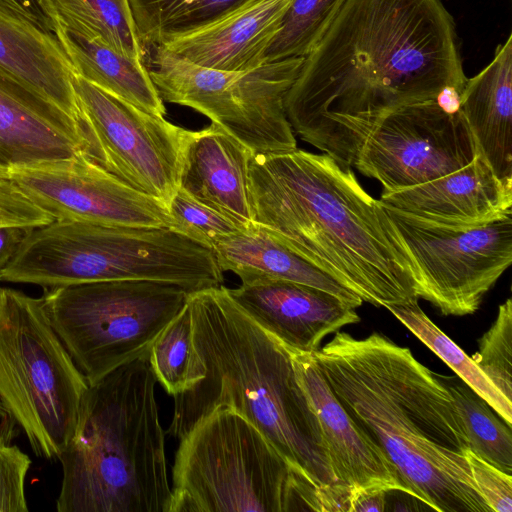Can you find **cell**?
Segmentation results:
<instances>
[{"label": "cell", "mask_w": 512, "mask_h": 512, "mask_svg": "<svg viewBox=\"0 0 512 512\" xmlns=\"http://www.w3.org/2000/svg\"><path fill=\"white\" fill-rule=\"evenodd\" d=\"M467 80L453 18L441 0H346L304 57L287 119L344 167L389 113Z\"/></svg>", "instance_id": "cell-1"}, {"label": "cell", "mask_w": 512, "mask_h": 512, "mask_svg": "<svg viewBox=\"0 0 512 512\" xmlns=\"http://www.w3.org/2000/svg\"><path fill=\"white\" fill-rule=\"evenodd\" d=\"M311 354L410 497L440 512H492L472 480L468 439L441 375L378 332L359 339L338 331Z\"/></svg>", "instance_id": "cell-2"}, {"label": "cell", "mask_w": 512, "mask_h": 512, "mask_svg": "<svg viewBox=\"0 0 512 512\" xmlns=\"http://www.w3.org/2000/svg\"><path fill=\"white\" fill-rule=\"evenodd\" d=\"M187 303L191 360L187 386L173 396L168 435L181 440L215 408H232L320 492L325 512L348 511L350 491L337 480L289 349L247 315L223 285L190 292Z\"/></svg>", "instance_id": "cell-3"}, {"label": "cell", "mask_w": 512, "mask_h": 512, "mask_svg": "<svg viewBox=\"0 0 512 512\" xmlns=\"http://www.w3.org/2000/svg\"><path fill=\"white\" fill-rule=\"evenodd\" d=\"M248 189L253 223L363 301L387 308L418 298L380 200L351 167L297 148L252 153Z\"/></svg>", "instance_id": "cell-4"}, {"label": "cell", "mask_w": 512, "mask_h": 512, "mask_svg": "<svg viewBox=\"0 0 512 512\" xmlns=\"http://www.w3.org/2000/svg\"><path fill=\"white\" fill-rule=\"evenodd\" d=\"M156 382L147 351L88 386L58 457V512H169Z\"/></svg>", "instance_id": "cell-5"}, {"label": "cell", "mask_w": 512, "mask_h": 512, "mask_svg": "<svg viewBox=\"0 0 512 512\" xmlns=\"http://www.w3.org/2000/svg\"><path fill=\"white\" fill-rule=\"evenodd\" d=\"M111 280H150L189 292L223 284L213 252L167 227L54 220L32 228L1 281L43 289Z\"/></svg>", "instance_id": "cell-6"}, {"label": "cell", "mask_w": 512, "mask_h": 512, "mask_svg": "<svg viewBox=\"0 0 512 512\" xmlns=\"http://www.w3.org/2000/svg\"><path fill=\"white\" fill-rule=\"evenodd\" d=\"M325 512L299 476L245 416L218 407L180 440L169 512Z\"/></svg>", "instance_id": "cell-7"}, {"label": "cell", "mask_w": 512, "mask_h": 512, "mask_svg": "<svg viewBox=\"0 0 512 512\" xmlns=\"http://www.w3.org/2000/svg\"><path fill=\"white\" fill-rule=\"evenodd\" d=\"M88 383L53 329L42 298L0 286V418L33 452L58 459Z\"/></svg>", "instance_id": "cell-8"}, {"label": "cell", "mask_w": 512, "mask_h": 512, "mask_svg": "<svg viewBox=\"0 0 512 512\" xmlns=\"http://www.w3.org/2000/svg\"><path fill=\"white\" fill-rule=\"evenodd\" d=\"M190 292L150 280H111L44 289L50 323L92 385L149 351Z\"/></svg>", "instance_id": "cell-9"}, {"label": "cell", "mask_w": 512, "mask_h": 512, "mask_svg": "<svg viewBox=\"0 0 512 512\" xmlns=\"http://www.w3.org/2000/svg\"><path fill=\"white\" fill-rule=\"evenodd\" d=\"M152 48L148 71L163 102L203 114L253 153L297 148L284 100L304 57L223 71L193 64L161 46Z\"/></svg>", "instance_id": "cell-10"}, {"label": "cell", "mask_w": 512, "mask_h": 512, "mask_svg": "<svg viewBox=\"0 0 512 512\" xmlns=\"http://www.w3.org/2000/svg\"><path fill=\"white\" fill-rule=\"evenodd\" d=\"M380 203L386 225L409 263L417 297L446 316L475 313L512 262V217L451 227Z\"/></svg>", "instance_id": "cell-11"}, {"label": "cell", "mask_w": 512, "mask_h": 512, "mask_svg": "<svg viewBox=\"0 0 512 512\" xmlns=\"http://www.w3.org/2000/svg\"><path fill=\"white\" fill-rule=\"evenodd\" d=\"M72 85L85 155L168 207L179 189L187 129L114 96L77 74Z\"/></svg>", "instance_id": "cell-12"}, {"label": "cell", "mask_w": 512, "mask_h": 512, "mask_svg": "<svg viewBox=\"0 0 512 512\" xmlns=\"http://www.w3.org/2000/svg\"><path fill=\"white\" fill-rule=\"evenodd\" d=\"M477 153L461 110H449L433 99L380 119L361 144L353 166L379 181L383 191H397L458 171Z\"/></svg>", "instance_id": "cell-13"}, {"label": "cell", "mask_w": 512, "mask_h": 512, "mask_svg": "<svg viewBox=\"0 0 512 512\" xmlns=\"http://www.w3.org/2000/svg\"><path fill=\"white\" fill-rule=\"evenodd\" d=\"M8 180L54 220L137 227L172 224L165 203L128 186L84 154L20 170Z\"/></svg>", "instance_id": "cell-14"}, {"label": "cell", "mask_w": 512, "mask_h": 512, "mask_svg": "<svg viewBox=\"0 0 512 512\" xmlns=\"http://www.w3.org/2000/svg\"><path fill=\"white\" fill-rule=\"evenodd\" d=\"M85 153L79 122L0 68V180Z\"/></svg>", "instance_id": "cell-15"}, {"label": "cell", "mask_w": 512, "mask_h": 512, "mask_svg": "<svg viewBox=\"0 0 512 512\" xmlns=\"http://www.w3.org/2000/svg\"><path fill=\"white\" fill-rule=\"evenodd\" d=\"M227 291L259 326L294 351L313 353L328 335L360 322L354 307L305 284L264 280Z\"/></svg>", "instance_id": "cell-16"}, {"label": "cell", "mask_w": 512, "mask_h": 512, "mask_svg": "<svg viewBox=\"0 0 512 512\" xmlns=\"http://www.w3.org/2000/svg\"><path fill=\"white\" fill-rule=\"evenodd\" d=\"M289 351L297 379L319 420L339 483L350 493L381 490L410 496L394 465L340 404L312 354Z\"/></svg>", "instance_id": "cell-17"}, {"label": "cell", "mask_w": 512, "mask_h": 512, "mask_svg": "<svg viewBox=\"0 0 512 512\" xmlns=\"http://www.w3.org/2000/svg\"><path fill=\"white\" fill-rule=\"evenodd\" d=\"M380 200L403 212L451 227H475L512 215V179L499 178L480 154L444 177L397 191Z\"/></svg>", "instance_id": "cell-18"}, {"label": "cell", "mask_w": 512, "mask_h": 512, "mask_svg": "<svg viewBox=\"0 0 512 512\" xmlns=\"http://www.w3.org/2000/svg\"><path fill=\"white\" fill-rule=\"evenodd\" d=\"M252 153L213 122L188 130L179 188L244 229L253 223L248 189Z\"/></svg>", "instance_id": "cell-19"}, {"label": "cell", "mask_w": 512, "mask_h": 512, "mask_svg": "<svg viewBox=\"0 0 512 512\" xmlns=\"http://www.w3.org/2000/svg\"><path fill=\"white\" fill-rule=\"evenodd\" d=\"M291 0H257L208 26L159 45L198 66L246 71L264 62Z\"/></svg>", "instance_id": "cell-20"}, {"label": "cell", "mask_w": 512, "mask_h": 512, "mask_svg": "<svg viewBox=\"0 0 512 512\" xmlns=\"http://www.w3.org/2000/svg\"><path fill=\"white\" fill-rule=\"evenodd\" d=\"M460 110L493 172L512 179V34L460 93Z\"/></svg>", "instance_id": "cell-21"}, {"label": "cell", "mask_w": 512, "mask_h": 512, "mask_svg": "<svg viewBox=\"0 0 512 512\" xmlns=\"http://www.w3.org/2000/svg\"><path fill=\"white\" fill-rule=\"evenodd\" d=\"M0 68L78 121L74 70L55 34L0 11Z\"/></svg>", "instance_id": "cell-22"}, {"label": "cell", "mask_w": 512, "mask_h": 512, "mask_svg": "<svg viewBox=\"0 0 512 512\" xmlns=\"http://www.w3.org/2000/svg\"><path fill=\"white\" fill-rule=\"evenodd\" d=\"M212 252L220 269L236 274L242 284L285 280L324 290L355 309L364 302L357 294L289 250L255 223L219 241Z\"/></svg>", "instance_id": "cell-23"}, {"label": "cell", "mask_w": 512, "mask_h": 512, "mask_svg": "<svg viewBox=\"0 0 512 512\" xmlns=\"http://www.w3.org/2000/svg\"><path fill=\"white\" fill-rule=\"evenodd\" d=\"M55 35L75 74L152 115H166L165 104L143 61L125 56L61 26H58Z\"/></svg>", "instance_id": "cell-24"}, {"label": "cell", "mask_w": 512, "mask_h": 512, "mask_svg": "<svg viewBox=\"0 0 512 512\" xmlns=\"http://www.w3.org/2000/svg\"><path fill=\"white\" fill-rule=\"evenodd\" d=\"M58 26L144 62L129 0H47Z\"/></svg>", "instance_id": "cell-25"}, {"label": "cell", "mask_w": 512, "mask_h": 512, "mask_svg": "<svg viewBox=\"0 0 512 512\" xmlns=\"http://www.w3.org/2000/svg\"><path fill=\"white\" fill-rule=\"evenodd\" d=\"M257 0H129L145 47L162 45L208 26Z\"/></svg>", "instance_id": "cell-26"}, {"label": "cell", "mask_w": 512, "mask_h": 512, "mask_svg": "<svg viewBox=\"0 0 512 512\" xmlns=\"http://www.w3.org/2000/svg\"><path fill=\"white\" fill-rule=\"evenodd\" d=\"M387 309L512 426V401L491 383L472 357L430 320L419 306L418 298Z\"/></svg>", "instance_id": "cell-27"}, {"label": "cell", "mask_w": 512, "mask_h": 512, "mask_svg": "<svg viewBox=\"0 0 512 512\" xmlns=\"http://www.w3.org/2000/svg\"><path fill=\"white\" fill-rule=\"evenodd\" d=\"M442 379L451 393L462 420L469 449L496 468L511 475V426L458 376H442Z\"/></svg>", "instance_id": "cell-28"}, {"label": "cell", "mask_w": 512, "mask_h": 512, "mask_svg": "<svg viewBox=\"0 0 512 512\" xmlns=\"http://www.w3.org/2000/svg\"><path fill=\"white\" fill-rule=\"evenodd\" d=\"M346 0H291L264 62L305 57L323 36Z\"/></svg>", "instance_id": "cell-29"}, {"label": "cell", "mask_w": 512, "mask_h": 512, "mask_svg": "<svg viewBox=\"0 0 512 512\" xmlns=\"http://www.w3.org/2000/svg\"><path fill=\"white\" fill-rule=\"evenodd\" d=\"M192 353V323L188 303L149 349L156 381L172 396L185 390Z\"/></svg>", "instance_id": "cell-30"}, {"label": "cell", "mask_w": 512, "mask_h": 512, "mask_svg": "<svg viewBox=\"0 0 512 512\" xmlns=\"http://www.w3.org/2000/svg\"><path fill=\"white\" fill-rule=\"evenodd\" d=\"M170 229L212 251L241 228L232 220L178 189L168 204Z\"/></svg>", "instance_id": "cell-31"}, {"label": "cell", "mask_w": 512, "mask_h": 512, "mask_svg": "<svg viewBox=\"0 0 512 512\" xmlns=\"http://www.w3.org/2000/svg\"><path fill=\"white\" fill-rule=\"evenodd\" d=\"M491 383L512 401V301L508 298L498 308L497 317L479 340L472 356Z\"/></svg>", "instance_id": "cell-32"}, {"label": "cell", "mask_w": 512, "mask_h": 512, "mask_svg": "<svg viewBox=\"0 0 512 512\" xmlns=\"http://www.w3.org/2000/svg\"><path fill=\"white\" fill-rule=\"evenodd\" d=\"M0 428V512H27L25 478L31 460L11 444L15 425L2 420Z\"/></svg>", "instance_id": "cell-33"}, {"label": "cell", "mask_w": 512, "mask_h": 512, "mask_svg": "<svg viewBox=\"0 0 512 512\" xmlns=\"http://www.w3.org/2000/svg\"><path fill=\"white\" fill-rule=\"evenodd\" d=\"M477 492L492 512L512 511V476L485 461L470 449L465 453Z\"/></svg>", "instance_id": "cell-34"}, {"label": "cell", "mask_w": 512, "mask_h": 512, "mask_svg": "<svg viewBox=\"0 0 512 512\" xmlns=\"http://www.w3.org/2000/svg\"><path fill=\"white\" fill-rule=\"evenodd\" d=\"M54 221L10 180H0V227L35 228Z\"/></svg>", "instance_id": "cell-35"}, {"label": "cell", "mask_w": 512, "mask_h": 512, "mask_svg": "<svg viewBox=\"0 0 512 512\" xmlns=\"http://www.w3.org/2000/svg\"><path fill=\"white\" fill-rule=\"evenodd\" d=\"M0 11L55 34L58 24L47 0H0Z\"/></svg>", "instance_id": "cell-36"}, {"label": "cell", "mask_w": 512, "mask_h": 512, "mask_svg": "<svg viewBox=\"0 0 512 512\" xmlns=\"http://www.w3.org/2000/svg\"><path fill=\"white\" fill-rule=\"evenodd\" d=\"M31 229L18 226L0 227V281L2 272L10 263Z\"/></svg>", "instance_id": "cell-37"}, {"label": "cell", "mask_w": 512, "mask_h": 512, "mask_svg": "<svg viewBox=\"0 0 512 512\" xmlns=\"http://www.w3.org/2000/svg\"><path fill=\"white\" fill-rule=\"evenodd\" d=\"M388 492L359 490L351 493L348 512H383Z\"/></svg>", "instance_id": "cell-38"}]
</instances>
